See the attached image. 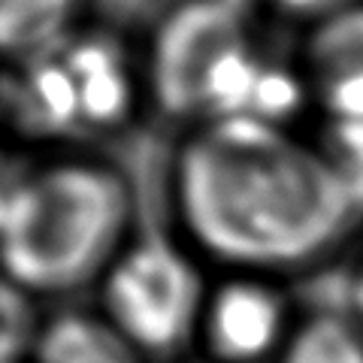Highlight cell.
Segmentation results:
<instances>
[{"label": "cell", "mask_w": 363, "mask_h": 363, "mask_svg": "<svg viewBox=\"0 0 363 363\" xmlns=\"http://www.w3.org/2000/svg\"><path fill=\"white\" fill-rule=\"evenodd\" d=\"M179 194L191 230L245 264L315 255L354 206L339 167L245 116L218 118L188 145Z\"/></svg>", "instance_id": "cell-1"}, {"label": "cell", "mask_w": 363, "mask_h": 363, "mask_svg": "<svg viewBox=\"0 0 363 363\" xmlns=\"http://www.w3.org/2000/svg\"><path fill=\"white\" fill-rule=\"evenodd\" d=\"M121 224V188L91 167H52L4 194V257L28 288H64L100 260Z\"/></svg>", "instance_id": "cell-2"}, {"label": "cell", "mask_w": 363, "mask_h": 363, "mask_svg": "<svg viewBox=\"0 0 363 363\" xmlns=\"http://www.w3.org/2000/svg\"><path fill=\"white\" fill-rule=\"evenodd\" d=\"M248 55L236 0H197L167 21L155 52L161 100L176 109H215L227 73Z\"/></svg>", "instance_id": "cell-3"}, {"label": "cell", "mask_w": 363, "mask_h": 363, "mask_svg": "<svg viewBox=\"0 0 363 363\" xmlns=\"http://www.w3.org/2000/svg\"><path fill=\"white\" fill-rule=\"evenodd\" d=\"M194 267L164 240H145L124 255L106 281L118 330L149 348L176 345L197 312Z\"/></svg>", "instance_id": "cell-4"}, {"label": "cell", "mask_w": 363, "mask_h": 363, "mask_svg": "<svg viewBox=\"0 0 363 363\" xmlns=\"http://www.w3.org/2000/svg\"><path fill=\"white\" fill-rule=\"evenodd\" d=\"M281 327V306L267 288L236 281L215 297L209 330L215 348L227 357L252 360L276 342Z\"/></svg>", "instance_id": "cell-5"}, {"label": "cell", "mask_w": 363, "mask_h": 363, "mask_svg": "<svg viewBox=\"0 0 363 363\" xmlns=\"http://www.w3.org/2000/svg\"><path fill=\"white\" fill-rule=\"evenodd\" d=\"M67 61H70L76 79L82 121L116 118L124 100H128V85H124L118 55L100 43H79L67 52Z\"/></svg>", "instance_id": "cell-6"}, {"label": "cell", "mask_w": 363, "mask_h": 363, "mask_svg": "<svg viewBox=\"0 0 363 363\" xmlns=\"http://www.w3.org/2000/svg\"><path fill=\"white\" fill-rule=\"evenodd\" d=\"M37 363H136L109 327L88 318H58L37 345Z\"/></svg>", "instance_id": "cell-7"}, {"label": "cell", "mask_w": 363, "mask_h": 363, "mask_svg": "<svg viewBox=\"0 0 363 363\" xmlns=\"http://www.w3.org/2000/svg\"><path fill=\"white\" fill-rule=\"evenodd\" d=\"M70 0H4L0 4V37L9 52L40 55L52 49L67 18Z\"/></svg>", "instance_id": "cell-8"}, {"label": "cell", "mask_w": 363, "mask_h": 363, "mask_svg": "<svg viewBox=\"0 0 363 363\" xmlns=\"http://www.w3.org/2000/svg\"><path fill=\"white\" fill-rule=\"evenodd\" d=\"M315 64L327 88L342 79L363 76V9L339 16L315 43Z\"/></svg>", "instance_id": "cell-9"}, {"label": "cell", "mask_w": 363, "mask_h": 363, "mask_svg": "<svg viewBox=\"0 0 363 363\" xmlns=\"http://www.w3.org/2000/svg\"><path fill=\"white\" fill-rule=\"evenodd\" d=\"M288 363H363V345L345 324L324 318L297 336Z\"/></svg>", "instance_id": "cell-10"}, {"label": "cell", "mask_w": 363, "mask_h": 363, "mask_svg": "<svg viewBox=\"0 0 363 363\" xmlns=\"http://www.w3.org/2000/svg\"><path fill=\"white\" fill-rule=\"evenodd\" d=\"M18 321H25V315L18 312V297L13 288L4 291V360L13 363L16 357V342H21L25 330H18Z\"/></svg>", "instance_id": "cell-11"}, {"label": "cell", "mask_w": 363, "mask_h": 363, "mask_svg": "<svg viewBox=\"0 0 363 363\" xmlns=\"http://www.w3.org/2000/svg\"><path fill=\"white\" fill-rule=\"evenodd\" d=\"M281 4H288V6H294V9H318V6L333 4V0H281Z\"/></svg>", "instance_id": "cell-12"}, {"label": "cell", "mask_w": 363, "mask_h": 363, "mask_svg": "<svg viewBox=\"0 0 363 363\" xmlns=\"http://www.w3.org/2000/svg\"><path fill=\"white\" fill-rule=\"evenodd\" d=\"M357 303H360V309H363V272H360V279H357Z\"/></svg>", "instance_id": "cell-13"}]
</instances>
